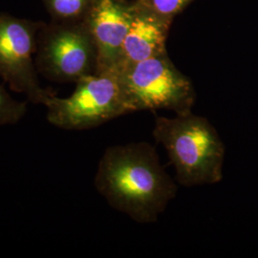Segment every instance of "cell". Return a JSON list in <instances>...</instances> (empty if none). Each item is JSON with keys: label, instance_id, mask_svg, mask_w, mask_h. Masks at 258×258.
I'll list each match as a JSON object with an SVG mask.
<instances>
[{"label": "cell", "instance_id": "8fae6325", "mask_svg": "<svg viewBox=\"0 0 258 258\" xmlns=\"http://www.w3.org/2000/svg\"><path fill=\"white\" fill-rule=\"evenodd\" d=\"M192 0H138L137 9L152 13L161 18L171 19Z\"/></svg>", "mask_w": 258, "mask_h": 258}, {"label": "cell", "instance_id": "6da1fadb", "mask_svg": "<svg viewBox=\"0 0 258 258\" xmlns=\"http://www.w3.org/2000/svg\"><path fill=\"white\" fill-rule=\"evenodd\" d=\"M95 186L113 209L141 224L156 222L177 194L156 149L146 142L106 148Z\"/></svg>", "mask_w": 258, "mask_h": 258}, {"label": "cell", "instance_id": "9c48e42d", "mask_svg": "<svg viewBox=\"0 0 258 258\" xmlns=\"http://www.w3.org/2000/svg\"><path fill=\"white\" fill-rule=\"evenodd\" d=\"M53 21L77 22L85 19L93 0H41Z\"/></svg>", "mask_w": 258, "mask_h": 258}, {"label": "cell", "instance_id": "277c9868", "mask_svg": "<svg viewBox=\"0 0 258 258\" xmlns=\"http://www.w3.org/2000/svg\"><path fill=\"white\" fill-rule=\"evenodd\" d=\"M117 74L134 112L166 109L176 115L191 112L194 86L166 54L140 61Z\"/></svg>", "mask_w": 258, "mask_h": 258}, {"label": "cell", "instance_id": "3957f363", "mask_svg": "<svg viewBox=\"0 0 258 258\" xmlns=\"http://www.w3.org/2000/svg\"><path fill=\"white\" fill-rule=\"evenodd\" d=\"M67 98L52 94L43 104L47 120L58 128L85 130L134 112L122 90L117 73L85 76L77 82Z\"/></svg>", "mask_w": 258, "mask_h": 258}, {"label": "cell", "instance_id": "ba28073f", "mask_svg": "<svg viewBox=\"0 0 258 258\" xmlns=\"http://www.w3.org/2000/svg\"><path fill=\"white\" fill-rule=\"evenodd\" d=\"M134 6V4H133ZM124 38L117 73L145 59L165 55L171 19L137 9Z\"/></svg>", "mask_w": 258, "mask_h": 258}, {"label": "cell", "instance_id": "7c38bea8", "mask_svg": "<svg viewBox=\"0 0 258 258\" xmlns=\"http://www.w3.org/2000/svg\"><path fill=\"white\" fill-rule=\"evenodd\" d=\"M122 1H123V0H122Z\"/></svg>", "mask_w": 258, "mask_h": 258}, {"label": "cell", "instance_id": "30bf717a", "mask_svg": "<svg viewBox=\"0 0 258 258\" xmlns=\"http://www.w3.org/2000/svg\"><path fill=\"white\" fill-rule=\"evenodd\" d=\"M27 111L26 102L15 100L7 90L0 85V126L16 124Z\"/></svg>", "mask_w": 258, "mask_h": 258}, {"label": "cell", "instance_id": "5b68a950", "mask_svg": "<svg viewBox=\"0 0 258 258\" xmlns=\"http://www.w3.org/2000/svg\"><path fill=\"white\" fill-rule=\"evenodd\" d=\"M37 72L55 83H77L95 74L97 50L84 20L44 23L37 35Z\"/></svg>", "mask_w": 258, "mask_h": 258}, {"label": "cell", "instance_id": "8992f818", "mask_svg": "<svg viewBox=\"0 0 258 258\" xmlns=\"http://www.w3.org/2000/svg\"><path fill=\"white\" fill-rule=\"evenodd\" d=\"M42 24V21L0 14V78L14 92L43 105L53 93L41 87L34 58Z\"/></svg>", "mask_w": 258, "mask_h": 258}, {"label": "cell", "instance_id": "52a82bcc", "mask_svg": "<svg viewBox=\"0 0 258 258\" xmlns=\"http://www.w3.org/2000/svg\"><path fill=\"white\" fill-rule=\"evenodd\" d=\"M134 13V6L126 5L122 0H93L83 20L97 50L96 74L117 73Z\"/></svg>", "mask_w": 258, "mask_h": 258}, {"label": "cell", "instance_id": "7a4b0ae2", "mask_svg": "<svg viewBox=\"0 0 258 258\" xmlns=\"http://www.w3.org/2000/svg\"><path fill=\"white\" fill-rule=\"evenodd\" d=\"M152 134L166 148L179 184H213L223 179L225 145L208 119L192 112L157 117Z\"/></svg>", "mask_w": 258, "mask_h": 258}]
</instances>
